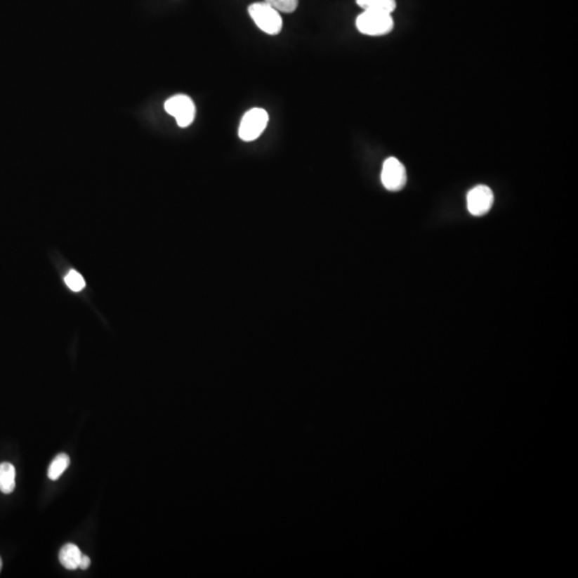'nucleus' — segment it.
Returning <instances> with one entry per match:
<instances>
[{"instance_id": "f8f14e48", "label": "nucleus", "mask_w": 578, "mask_h": 578, "mask_svg": "<svg viewBox=\"0 0 578 578\" xmlns=\"http://www.w3.org/2000/svg\"><path fill=\"white\" fill-rule=\"evenodd\" d=\"M65 284L71 291H79L85 287V281L83 277L77 271H70L65 279Z\"/></svg>"}, {"instance_id": "6e6552de", "label": "nucleus", "mask_w": 578, "mask_h": 578, "mask_svg": "<svg viewBox=\"0 0 578 578\" xmlns=\"http://www.w3.org/2000/svg\"><path fill=\"white\" fill-rule=\"evenodd\" d=\"M15 488V467L11 463L0 464V492L9 495Z\"/></svg>"}, {"instance_id": "ddd939ff", "label": "nucleus", "mask_w": 578, "mask_h": 578, "mask_svg": "<svg viewBox=\"0 0 578 578\" xmlns=\"http://www.w3.org/2000/svg\"><path fill=\"white\" fill-rule=\"evenodd\" d=\"M91 560L89 557L81 555V563H79V567H81V570H87L88 567H89V565H91Z\"/></svg>"}, {"instance_id": "20e7f679", "label": "nucleus", "mask_w": 578, "mask_h": 578, "mask_svg": "<svg viewBox=\"0 0 578 578\" xmlns=\"http://www.w3.org/2000/svg\"><path fill=\"white\" fill-rule=\"evenodd\" d=\"M165 110L175 117L178 126L187 128L195 119L196 108L193 100L185 95H177L169 98L164 104Z\"/></svg>"}, {"instance_id": "423d86ee", "label": "nucleus", "mask_w": 578, "mask_h": 578, "mask_svg": "<svg viewBox=\"0 0 578 578\" xmlns=\"http://www.w3.org/2000/svg\"><path fill=\"white\" fill-rule=\"evenodd\" d=\"M494 193L487 185H477L467 195V208L473 216H481L491 210Z\"/></svg>"}, {"instance_id": "9b49d317", "label": "nucleus", "mask_w": 578, "mask_h": 578, "mask_svg": "<svg viewBox=\"0 0 578 578\" xmlns=\"http://www.w3.org/2000/svg\"><path fill=\"white\" fill-rule=\"evenodd\" d=\"M265 3L275 8L277 11L293 13L298 8L299 0H265Z\"/></svg>"}, {"instance_id": "0eeeda50", "label": "nucleus", "mask_w": 578, "mask_h": 578, "mask_svg": "<svg viewBox=\"0 0 578 578\" xmlns=\"http://www.w3.org/2000/svg\"><path fill=\"white\" fill-rule=\"evenodd\" d=\"M81 553L75 544H65L59 553L61 565L68 570H77L81 563Z\"/></svg>"}, {"instance_id": "39448f33", "label": "nucleus", "mask_w": 578, "mask_h": 578, "mask_svg": "<svg viewBox=\"0 0 578 578\" xmlns=\"http://www.w3.org/2000/svg\"><path fill=\"white\" fill-rule=\"evenodd\" d=\"M381 183L388 191H401L407 183L405 166L393 157L388 158L383 165Z\"/></svg>"}, {"instance_id": "4468645a", "label": "nucleus", "mask_w": 578, "mask_h": 578, "mask_svg": "<svg viewBox=\"0 0 578 578\" xmlns=\"http://www.w3.org/2000/svg\"><path fill=\"white\" fill-rule=\"evenodd\" d=\"M1 567H3V560L0 558V571H1Z\"/></svg>"}, {"instance_id": "f257e3e1", "label": "nucleus", "mask_w": 578, "mask_h": 578, "mask_svg": "<svg viewBox=\"0 0 578 578\" xmlns=\"http://www.w3.org/2000/svg\"><path fill=\"white\" fill-rule=\"evenodd\" d=\"M355 26L361 34L367 36H385L393 29L394 22L391 14L364 11L357 18Z\"/></svg>"}, {"instance_id": "9d476101", "label": "nucleus", "mask_w": 578, "mask_h": 578, "mask_svg": "<svg viewBox=\"0 0 578 578\" xmlns=\"http://www.w3.org/2000/svg\"><path fill=\"white\" fill-rule=\"evenodd\" d=\"M69 465H70V457L65 453H60L51 463L50 467H48V477L52 481H56L67 471Z\"/></svg>"}, {"instance_id": "1a4fd4ad", "label": "nucleus", "mask_w": 578, "mask_h": 578, "mask_svg": "<svg viewBox=\"0 0 578 578\" xmlns=\"http://www.w3.org/2000/svg\"><path fill=\"white\" fill-rule=\"evenodd\" d=\"M364 11L383 12L391 14L395 10V0H355Z\"/></svg>"}, {"instance_id": "7ed1b4c3", "label": "nucleus", "mask_w": 578, "mask_h": 578, "mask_svg": "<svg viewBox=\"0 0 578 578\" xmlns=\"http://www.w3.org/2000/svg\"><path fill=\"white\" fill-rule=\"evenodd\" d=\"M269 115L263 108L255 107L244 114L239 126V138L244 142L257 140L268 124Z\"/></svg>"}, {"instance_id": "f03ea898", "label": "nucleus", "mask_w": 578, "mask_h": 578, "mask_svg": "<svg viewBox=\"0 0 578 578\" xmlns=\"http://www.w3.org/2000/svg\"><path fill=\"white\" fill-rule=\"evenodd\" d=\"M249 13L258 26L259 29L265 34L275 36L283 28V20L279 11L267 3H255L249 7Z\"/></svg>"}]
</instances>
